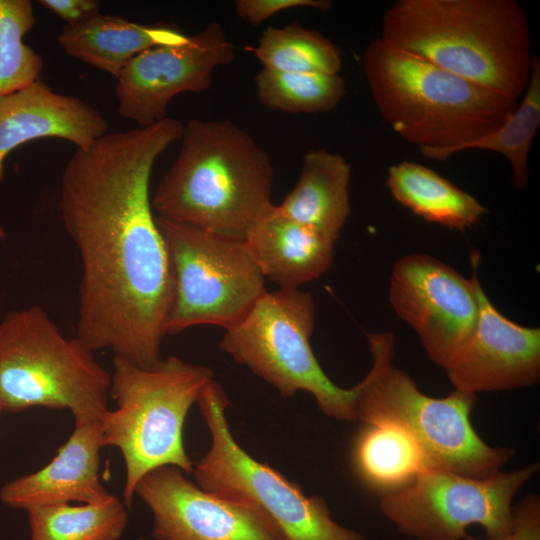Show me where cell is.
Masks as SVG:
<instances>
[{
    "instance_id": "1",
    "label": "cell",
    "mask_w": 540,
    "mask_h": 540,
    "mask_svg": "<svg viewBox=\"0 0 540 540\" xmlns=\"http://www.w3.org/2000/svg\"><path fill=\"white\" fill-rule=\"evenodd\" d=\"M174 118L106 133L63 171L59 213L82 265L77 337L141 368L160 359L174 297L168 250L149 196L154 162L179 139Z\"/></svg>"
},
{
    "instance_id": "2",
    "label": "cell",
    "mask_w": 540,
    "mask_h": 540,
    "mask_svg": "<svg viewBox=\"0 0 540 540\" xmlns=\"http://www.w3.org/2000/svg\"><path fill=\"white\" fill-rule=\"evenodd\" d=\"M379 37L511 100L530 79V28L515 0H396Z\"/></svg>"
},
{
    "instance_id": "3",
    "label": "cell",
    "mask_w": 540,
    "mask_h": 540,
    "mask_svg": "<svg viewBox=\"0 0 540 540\" xmlns=\"http://www.w3.org/2000/svg\"><path fill=\"white\" fill-rule=\"evenodd\" d=\"M176 160L151 198L158 216L244 240L273 205L268 154L230 120L192 119Z\"/></svg>"
},
{
    "instance_id": "4",
    "label": "cell",
    "mask_w": 540,
    "mask_h": 540,
    "mask_svg": "<svg viewBox=\"0 0 540 540\" xmlns=\"http://www.w3.org/2000/svg\"><path fill=\"white\" fill-rule=\"evenodd\" d=\"M382 119L423 157L445 161L501 125L519 101L463 79L380 37L362 58Z\"/></svg>"
},
{
    "instance_id": "5",
    "label": "cell",
    "mask_w": 540,
    "mask_h": 540,
    "mask_svg": "<svg viewBox=\"0 0 540 540\" xmlns=\"http://www.w3.org/2000/svg\"><path fill=\"white\" fill-rule=\"evenodd\" d=\"M373 364L353 389L355 419L392 424L421 447L429 468L485 478L501 471L515 450L486 444L470 422L477 396L454 390L444 398L422 393L393 363L394 332L368 333Z\"/></svg>"
},
{
    "instance_id": "6",
    "label": "cell",
    "mask_w": 540,
    "mask_h": 540,
    "mask_svg": "<svg viewBox=\"0 0 540 540\" xmlns=\"http://www.w3.org/2000/svg\"><path fill=\"white\" fill-rule=\"evenodd\" d=\"M213 371L176 356L141 368L114 356L110 394L116 409L99 419L102 445L119 449L125 463L123 503L132 504L135 487L149 471L172 465L194 471L183 443V426Z\"/></svg>"
},
{
    "instance_id": "7",
    "label": "cell",
    "mask_w": 540,
    "mask_h": 540,
    "mask_svg": "<svg viewBox=\"0 0 540 540\" xmlns=\"http://www.w3.org/2000/svg\"><path fill=\"white\" fill-rule=\"evenodd\" d=\"M111 374L80 338L67 339L40 306L9 311L0 321V403L4 412L68 409L75 425L108 410Z\"/></svg>"
},
{
    "instance_id": "8",
    "label": "cell",
    "mask_w": 540,
    "mask_h": 540,
    "mask_svg": "<svg viewBox=\"0 0 540 540\" xmlns=\"http://www.w3.org/2000/svg\"><path fill=\"white\" fill-rule=\"evenodd\" d=\"M197 402L211 434V446L193 471L202 490L258 507L284 540H366L334 521L321 496H307L297 483L236 442L226 418L230 401L219 383L210 380Z\"/></svg>"
},
{
    "instance_id": "9",
    "label": "cell",
    "mask_w": 540,
    "mask_h": 540,
    "mask_svg": "<svg viewBox=\"0 0 540 540\" xmlns=\"http://www.w3.org/2000/svg\"><path fill=\"white\" fill-rule=\"evenodd\" d=\"M314 323L315 304L309 292L267 291L240 322L225 330L219 346L284 398L306 391L325 416L354 421L353 389L331 381L313 353Z\"/></svg>"
},
{
    "instance_id": "10",
    "label": "cell",
    "mask_w": 540,
    "mask_h": 540,
    "mask_svg": "<svg viewBox=\"0 0 540 540\" xmlns=\"http://www.w3.org/2000/svg\"><path fill=\"white\" fill-rule=\"evenodd\" d=\"M174 277L164 333L199 325L225 330L240 322L267 292L244 240L221 237L157 216Z\"/></svg>"
},
{
    "instance_id": "11",
    "label": "cell",
    "mask_w": 540,
    "mask_h": 540,
    "mask_svg": "<svg viewBox=\"0 0 540 540\" xmlns=\"http://www.w3.org/2000/svg\"><path fill=\"white\" fill-rule=\"evenodd\" d=\"M532 463L510 472L473 478L426 468L380 501L384 517L414 540H463L471 525L484 528L488 538L512 530V499L538 471Z\"/></svg>"
},
{
    "instance_id": "12",
    "label": "cell",
    "mask_w": 540,
    "mask_h": 540,
    "mask_svg": "<svg viewBox=\"0 0 540 540\" xmlns=\"http://www.w3.org/2000/svg\"><path fill=\"white\" fill-rule=\"evenodd\" d=\"M389 300L418 335L428 357L444 368L471 333L478 315L469 279L430 255L412 253L393 266Z\"/></svg>"
},
{
    "instance_id": "13",
    "label": "cell",
    "mask_w": 540,
    "mask_h": 540,
    "mask_svg": "<svg viewBox=\"0 0 540 540\" xmlns=\"http://www.w3.org/2000/svg\"><path fill=\"white\" fill-rule=\"evenodd\" d=\"M235 58L233 44L218 22H211L184 42L155 46L134 56L118 75V112L141 127L167 116L173 97L209 89L214 71Z\"/></svg>"
},
{
    "instance_id": "14",
    "label": "cell",
    "mask_w": 540,
    "mask_h": 540,
    "mask_svg": "<svg viewBox=\"0 0 540 540\" xmlns=\"http://www.w3.org/2000/svg\"><path fill=\"white\" fill-rule=\"evenodd\" d=\"M135 495L152 512L156 540H284L258 507L206 492L176 466L146 473Z\"/></svg>"
},
{
    "instance_id": "15",
    "label": "cell",
    "mask_w": 540,
    "mask_h": 540,
    "mask_svg": "<svg viewBox=\"0 0 540 540\" xmlns=\"http://www.w3.org/2000/svg\"><path fill=\"white\" fill-rule=\"evenodd\" d=\"M478 302L475 325L444 370L455 390L507 391L529 387L540 379V328L521 326L502 315L478 278L480 254H470Z\"/></svg>"
},
{
    "instance_id": "16",
    "label": "cell",
    "mask_w": 540,
    "mask_h": 540,
    "mask_svg": "<svg viewBox=\"0 0 540 540\" xmlns=\"http://www.w3.org/2000/svg\"><path fill=\"white\" fill-rule=\"evenodd\" d=\"M107 130L108 123L97 109L54 92L40 80L0 96V180L6 156L25 142L56 137L85 148ZM4 235L0 227V238Z\"/></svg>"
},
{
    "instance_id": "17",
    "label": "cell",
    "mask_w": 540,
    "mask_h": 540,
    "mask_svg": "<svg viewBox=\"0 0 540 540\" xmlns=\"http://www.w3.org/2000/svg\"><path fill=\"white\" fill-rule=\"evenodd\" d=\"M99 421L75 428L43 468L4 484L1 502L15 509L70 503H98L111 496L100 480Z\"/></svg>"
},
{
    "instance_id": "18",
    "label": "cell",
    "mask_w": 540,
    "mask_h": 540,
    "mask_svg": "<svg viewBox=\"0 0 540 540\" xmlns=\"http://www.w3.org/2000/svg\"><path fill=\"white\" fill-rule=\"evenodd\" d=\"M244 242L264 278L279 289H299L333 265L334 245L271 205Z\"/></svg>"
},
{
    "instance_id": "19",
    "label": "cell",
    "mask_w": 540,
    "mask_h": 540,
    "mask_svg": "<svg viewBox=\"0 0 540 540\" xmlns=\"http://www.w3.org/2000/svg\"><path fill=\"white\" fill-rule=\"evenodd\" d=\"M351 166L323 148L308 150L299 178L277 210L335 244L350 215Z\"/></svg>"
},
{
    "instance_id": "20",
    "label": "cell",
    "mask_w": 540,
    "mask_h": 540,
    "mask_svg": "<svg viewBox=\"0 0 540 540\" xmlns=\"http://www.w3.org/2000/svg\"><path fill=\"white\" fill-rule=\"evenodd\" d=\"M187 36L174 26L143 25L100 13L80 25H66L58 42L69 56L117 78L124 66L142 51L178 44Z\"/></svg>"
},
{
    "instance_id": "21",
    "label": "cell",
    "mask_w": 540,
    "mask_h": 540,
    "mask_svg": "<svg viewBox=\"0 0 540 540\" xmlns=\"http://www.w3.org/2000/svg\"><path fill=\"white\" fill-rule=\"evenodd\" d=\"M387 187L394 199L415 215L451 229L463 231L486 213L471 194L419 163L391 165Z\"/></svg>"
},
{
    "instance_id": "22",
    "label": "cell",
    "mask_w": 540,
    "mask_h": 540,
    "mask_svg": "<svg viewBox=\"0 0 540 540\" xmlns=\"http://www.w3.org/2000/svg\"><path fill=\"white\" fill-rule=\"evenodd\" d=\"M354 463L360 477L376 487H402L429 468L416 440L392 424L363 430L355 443Z\"/></svg>"
},
{
    "instance_id": "23",
    "label": "cell",
    "mask_w": 540,
    "mask_h": 540,
    "mask_svg": "<svg viewBox=\"0 0 540 540\" xmlns=\"http://www.w3.org/2000/svg\"><path fill=\"white\" fill-rule=\"evenodd\" d=\"M126 508L113 494L98 503L31 508L30 540H119L128 523Z\"/></svg>"
},
{
    "instance_id": "24",
    "label": "cell",
    "mask_w": 540,
    "mask_h": 540,
    "mask_svg": "<svg viewBox=\"0 0 540 540\" xmlns=\"http://www.w3.org/2000/svg\"><path fill=\"white\" fill-rule=\"evenodd\" d=\"M539 127L540 58L533 56L530 79L521 101L495 130L464 145L459 152L477 149L502 155L511 166L513 185L522 190L530 179L529 152Z\"/></svg>"
},
{
    "instance_id": "25",
    "label": "cell",
    "mask_w": 540,
    "mask_h": 540,
    "mask_svg": "<svg viewBox=\"0 0 540 540\" xmlns=\"http://www.w3.org/2000/svg\"><path fill=\"white\" fill-rule=\"evenodd\" d=\"M255 55L262 68L281 72L339 74L342 66L341 51L331 40L298 24L267 28Z\"/></svg>"
},
{
    "instance_id": "26",
    "label": "cell",
    "mask_w": 540,
    "mask_h": 540,
    "mask_svg": "<svg viewBox=\"0 0 540 540\" xmlns=\"http://www.w3.org/2000/svg\"><path fill=\"white\" fill-rule=\"evenodd\" d=\"M259 102L287 113H320L335 109L346 94L339 74L291 73L261 68L255 76Z\"/></svg>"
},
{
    "instance_id": "27",
    "label": "cell",
    "mask_w": 540,
    "mask_h": 540,
    "mask_svg": "<svg viewBox=\"0 0 540 540\" xmlns=\"http://www.w3.org/2000/svg\"><path fill=\"white\" fill-rule=\"evenodd\" d=\"M34 24L31 1L0 0V96L38 80L43 59L23 42V36Z\"/></svg>"
},
{
    "instance_id": "28",
    "label": "cell",
    "mask_w": 540,
    "mask_h": 540,
    "mask_svg": "<svg viewBox=\"0 0 540 540\" xmlns=\"http://www.w3.org/2000/svg\"><path fill=\"white\" fill-rule=\"evenodd\" d=\"M237 15L251 25H259L269 17L293 8H313L327 12L332 7L329 0H237Z\"/></svg>"
},
{
    "instance_id": "29",
    "label": "cell",
    "mask_w": 540,
    "mask_h": 540,
    "mask_svg": "<svg viewBox=\"0 0 540 540\" xmlns=\"http://www.w3.org/2000/svg\"><path fill=\"white\" fill-rule=\"evenodd\" d=\"M512 530L500 537L477 539L466 536L463 540H540V498L529 494L512 506Z\"/></svg>"
},
{
    "instance_id": "30",
    "label": "cell",
    "mask_w": 540,
    "mask_h": 540,
    "mask_svg": "<svg viewBox=\"0 0 540 540\" xmlns=\"http://www.w3.org/2000/svg\"><path fill=\"white\" fill-rule=\"evenodd\" d=\"M38 3L71 27L80 25L101 13V2L97 0H39Z\"/></svg>"
},
{
    "instance_id": "31",
    "label": "cell",
    "mask_w": 540,
    "mask_h": 540,
    "mask_svg": "<svg viewBox=\"0 0 540 540\" xmlns=\"http://www.w3.org/2000/svg\"><path fill=\"white\" fill-rule=\"evenodd\" d=\"M3 409H2V406H1V403H0V420H1V416H2V413H3Z\"/></svg>"
}]
</instances>
